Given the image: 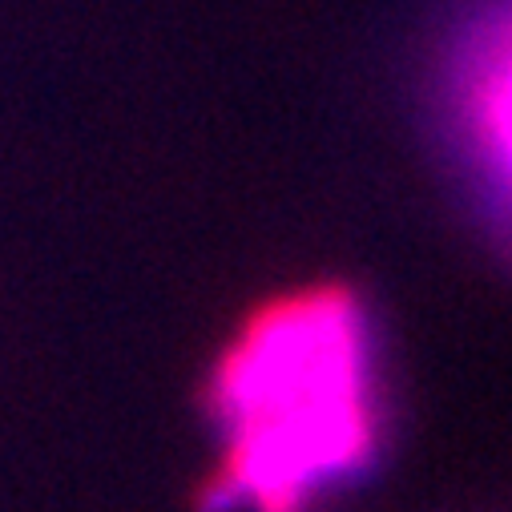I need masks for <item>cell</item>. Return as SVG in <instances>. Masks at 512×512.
I'll return each mask as SVG.
<instances>
[{"mask_svg": "<svg viewBox=\"0 0 512 512\" xmlns=\"http://www.w3.org/2000/svg\"><path fill=\"white\" fill-rule=\"evenodd\" d=\"M222 432L206 504L307 512L379 448L371 327L347 287H307L259 307L210 383Z\"/></svg>", "mask_w": 512, "mask_h": 512, "instance_id": "6da1fadb", "label": "cell"}, {"mask_svg": "<svg viewBox=\"0 0 512 512\" xmlns=\"http://www.w3.org/2000/svg\"><path fill=\"white\" fill-rule=\"evenodd\" d=\"M508 0H472L448 33L444 109L460 162L480 186V202L504 222L508 198V109H512V37Z\"/></svg>", "mask_w": 512, "mask_h": 512, "instance_id": "7a4b0ae2", "label": "cell"}]
</instances>
